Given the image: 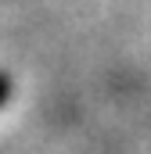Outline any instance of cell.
<instances>
[{
    "label": "cell",
    "instance_id": "1",
    "mask_svg": "<svg viewBox=\"0 0 151 154\" xmlns=\"http://www.w3.org/2000/svg\"><path fill=\"white\" fill-rule=\"evenodd\" d=\"M7 97H11V79H7L4 72H0V104H4Z\"/></svg>",
    "mask_w": 151,
    "mask_h": 154
}]
</instances>
